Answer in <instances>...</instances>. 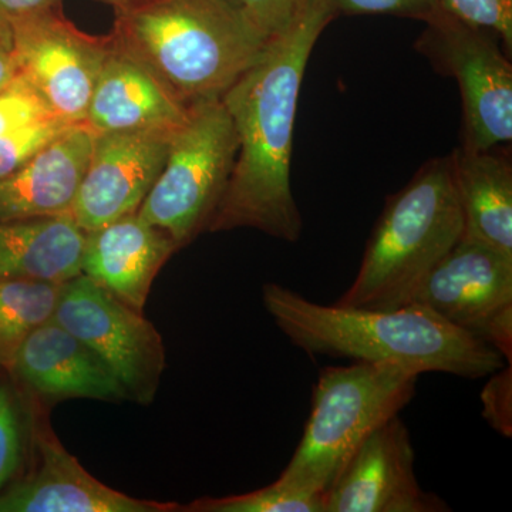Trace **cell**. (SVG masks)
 <instances>
[{"instance_id":"cell-27","label":"cell","mask_w":512,"mask_h":512,"mask_svg":"<svg viewBox=\"0 0 512 512\" xmlns=\"http://www.w3.org/2000/svg\"><path fill=\"white\" fill-rule=\"evenodd\" d=\"M256 26L272 37L284 32L301 15L309 0H237Z\"/></svg>"},{"instance_id":"cell-20","label":"cell","mask_w":512,"mask_h":512,"mask_svg":"<svg viewBox=\"0 0 512 512\" xmlns=\"http://www.w3.org/2000/svg\"><path fill=\"white\" fill-rule=\"evenodd\" d=\"M64 284L0 278V366L10 370L30 333L53 319Z\"/></svg>"},{"instance_id":"cell-6","label":"cell","mask_w":512,"mask_h":512,"mask_svg":"<svg viewBox=\"0 0 512 512\" xmlns=\"http://www.w3.org/2000/svg\"><path fill=\"white\" fill-rule=\"evenodd\" d=\"M237 153V131L222 100L194 104L137 214L167 232L178 247L188 244L207 231Z\"/></svg>"},{"instance_id":"cell-23","label":"cell","mask_w":512,"mask_h":512,"mask_svg":"<svg viewBox=\"0 0 512 512\" xmlns=\"http://www.w3.org/2000/svg\"><path fill=\"white\" fill-rule=\"evenodd\" d=\"M441 5L468 25L494 33L511 52L512 0H441Z\"/></svg>"},{"instance_id":"cell-28","label":"cell","mask_w":512,"mask_h":512,"mask_svg":"<svg viewBox=\"0 0 512 512\" xmlns=\"http://www.w3.org/2000/svg\"><path fill=\"white\" fill-rule=\"evenodd\" d=\"M494 377L484 387L481 399L484 404V417L490 421L494 429L504 436L511 437L512 430V372L511 363L508 369L501 367L493 373Z\"/></svg>"},{"instance_id":"cell-4","label":"cell","mask_w":512,"mask_h":512,"mask_svg":"<svg viewBox=\"0 0 512 512\" xmlns=\"http://www.w3.org/2000/svg\"><path fill=\"white\" fill-rule=\"evenodd\" d=\"M451 156L429 161L386 202L355 281L335 302L389 311L407 305L421 279L463 237Z\"/></svg>"},{"instance_id":"cell-14","label":"cell","mask_w":512,"mask_h":512,"mask_svg":"<svg viewBox=\"0 0 512 512\" xmlns=\"http://www.w3.org/2000/svg\"><path fill=\"white\" fill-rule=\"evenodd\" d=\"M40 466L0 495V512H157L170 505L137 500L100 483L46 429L39 434Z\"/></svg>"},{"instance_id":"cell-22","label":"cell","mask_w":512,"mask_h":512,"mask_svg":"<svg viewBox=\"0 0 512 512\" xmlns=\"http://www.w3.org/2000/svg\"><path fill=\"white\" fill-rule=\"evenodd\" d=\"M77 126V124H76ZM73 124L50 117L16 128L0 136V178L8 177L29 163L52 141L66 133Z\"/></svg>"},{"instance_id":"cell-1","label":"cell","mask_w":512,"mask_h":512,"mask_svg":"<svg viewBox=\"0 0 512 512\" xmlns=\"http://www.w3.org/2000/svg\"><path fill=\"white\" fill-rule=\"evenodd\" d=\"M335 18L323 0H309L222 96L237 131L238 153L207 231L254 228L288 242L301 237L302 217L291 187L293 127L309 57Z\"/></svg>"},{"instance_id":"cell-13","label":"cell","mask_w":512,"mask_h":512,"mask_svg":"<svg viewBox=\"0 0 512 512\" xmlns=\"http://www.w3.org/2000/svg\"><path fill=\"white\" fill-rule=\"evenodd\" d=\"M177 248L167 232L133 212L86 232L82 274L141 311L154 279Z\"/></svg>"},{"instance_id":"cell-21","label":"cell","mask_w":512,"mask_h":512,"mask_svg":"<svg viewBox=\"0 0 512 512\" xmlns=\"http://www.w3.org/2000/svg\"><path fill=\"white\" fill-rule=\"evenodd\" d=\"M188 510L201 512H323V495L276 480L264 488L224 498H202Z\"/></svg>"},{"instance_id":"cell-18","label":"cell","mask_w":512,"mask_h":512,"mask_svg":"<svg viewBox=\"0 0 512 512\" xmlns=\"http://www.w3.org/2000/svg\"><path fill=\"white\" fill-rule=\"evenodd\" d=\"M463 238L512 256V168L495 150L461 147L451 154Z\"/></svg>"},{"instance_id":"cell-25","label":"cell","mask_w":512,"mask_h":512,"mask_svg":"<svg viewBox=\"0 0 512 512\" xmlns=\"http://www.w3.org/2000/svg\"><path fill=\"white\" fill-rule=\"evenodd\" d=\"M333 15H390L426 23L443 8L441 0H323Z\"/></svg>"},{"instance_id":"cell-10","label":"cell","mask_w":512,"mask_h":512,"mask_svg":"<svg viewBox=\"0 0 512 512\" xmlns=\"http://www.w3.org/2000/svg\"><path fill=\"white\" fill-rule=\"evenodd\" d=\"M53 319L109 367L127 396H153L164 369L163 340L141 311L82 274L64 284Z\"/></svg>"},{"instance_id":"cell-8","label":"cell","mask_w":512,"mask_h":512,"mask_svg":"<svg viewBox=\"0 0 512 512\" xmlns=\"http://www.w3.org/2000/svg\"><path fill=\"white\" fill-rule=\"evenodd\" d=\"M412 302L484 340L511 363L512 256L461 237L421 279Z\"/></svg>"},{"instance_id":"cell-2","label":"cell","mask_w":512,"mask_h":512,"mask_svg":"<svg viewBox=\"0 0 512 512\" xmlns=\"http://www.w3.org/2000/svg\"><path fill=\"white\" fill-rule=\"evenodd\" d=\"M262 301L276 328L308 355L392 363L421 375L447 373L480 379L504 367L484 340L458 329L420 303L389 311L312 302L278 284H266Z\"/></svg>"},{"instance_id":"cell-11","label":"cell","mask_w":512,"mask_h":512,"mask_svg":"<svg viewBox=\"0 0 512 512\" xmlns=\"http://www.w3.org/2000/svg\"><path fill=\"white\" fill-rule=\"evenodd\" d=\"M177 130L94 133L92 156L70 211L84 232L138 211L163 170Z\"/></svg>"},{"instance_id":"cell-5","label":"cell","mask_w":512,"mask_h":512,"mask_svg":"<svg viewBox=\"0 0 512 512\" xmlns=\"http://www.w3.org/2000/svg\"><path fill=\"white\" fill-rule=\"evenodd\" d=\"M419 376L392 363L322 369L302 439L278 480L325 494L360 444L412 402Z\"/></svg>"},{"instance_id":"cell-30","label":"cell","mask_w":512,"mask_h":512,"mask_svg":"<svg viewBox=\"0 0 512 512\" xmlns=\"http://www.w3.org/2000/svg\"><path fill=\"white\" fill-rule=\"evenodd\" d=\"M19 77L18 64L13 55L12 43L0 37V92Z\"/></svg>"},{"instance_id":"cell-26","label":"cell","mask_w":512,"mask_h":512,"mask_svg":"<svg viewBox=\"0 0 512 512\" xmlns=\"http://www.w3.org/2000/svg\"><path fill=\"white\" fill-rule=\"evenodd\" d=\"M22 454L19 414L8 387L0 384V491L15 471Z\"/></svg>"},{"instance_id":"cell-31","label":"cell","mask_w":512,"mask_h":512,"mask_svg":"<svg viewBox=\"0 0 512 512\" xmlns=\"http://www.w3.org/2000/svg\"><path fill=\"white\" fill-rule=\"evenodd\" d=\"M99 2L107 3V5L113 6L114 9L126 5V3L131 2V0H99Z\"/></svg>"},{"instance_id":"cell-19","label":"cell","mask_w":512,"mask_h":512,"mask_svg":"<svg viewBox=\"0 0 512 512\" xmlns=\"http://www.w3.org/2000/svg\"><path fill=\"white\" fill-rule=\"evenodd\" d=\"M84 241L72 214L0 221V278L72 281L82 275Z\"/></svg>"},{"instance_id":"cell-16","label":"cell","mask_w":512,"mask_h":512,"mask_svg":"<svg viewBox=\"0 0 512 512\" xmlns=\"http://www.w3.org/2000/svg\"><path fill=\"white\" fill-rule=\"evenodd\" d=\"M188 114L190 107L111 42L84 121L93 133L177 130Z\"/></svg>"},{"instance_id":"cell-15","label":"cell","mask_w":512,"mask_h":512,"mask_svg":"<svg viewBox=\"0 0 512 512\" xmlns=\"http://www.w3.org/2000/svg\"><path fill=\"white\" fill-rule=\"evenodd\" d=\"M94 136L86 124H77L18 171L0 178V221L70 214L92 156Z\"/></svg>"},{"instance_id":"cell-9","label":"cell","mask_w":512,"mask_h":512,"mask_svg":"<svg viewBox=\"0 0 512 512\" xmlns=\"http://www.w3.org/2000/svg\"><path fill=\"white\" fill-rule=\"evenodd\" d=\"M110 36H93L73 25L62 8L20 20L12 29L19 77L56 119L84 124L94 87L109 56Z\"/></svg>"},{"instance_id":"cell-29","label":"cell","mask_w":512,"mask_h":512,"mask_svg":"<svg viewBox=\"0 0 512 512\" xmlns=\"http://www.w3.org/2000/svg\"><path fill=\"white\" fill-rule=\"evenodd\" d=\"M63 0H0V37L12 43V29L20 20L62 8Z\"/></svg>"},{"instance_id":"cell-24","label":"cell","mask_w":512,"mask_h":512,"mask_svg":"<svg viewBox=\"0 0 512 512\" xmlns=\"http://www.w3.org/2000/svg\"><path fill=\"white\" fill-rule=\"evenodd\" d=\"M50 117L45 101L20 77L0 92V136Z\"/></svg>"},{"instance_id":"cell-12","label":"cell","mask_w":512,"mask_h":512,"mask_svg":"<svg viewBox=\"0 0 512 512\" xmlns=\"http://www.w3.org/2000/svg\"><path fill=\"white\" fill-rule=\"evenodd\" d=\"M409 430L399 416L373 431L323 494V512H444L420 487Z\"/></svg>"},{"instance_id":"cell-17","label":"cell","mask_w":512,"mask_h":512,"mask_svg":"<svg viewBox=\"0 0 512 512\" xmlns=\"http://www.w3.org/2000/svg\"><path fill=\"white\" fill-rule=\"evenodd\" d=\"M10 370L45 396L99 400L127 396L109 367L55 319L30 333Z\"/></svg>"},{"instance_id":"cell-7","label":"cell","mask_w":512,"mask_h":512,"mask_svg":"<svg viewBox=\"0 0 512 512\" xmlns=\"http://www.w3.org/2000/svg\"><path fill=\"white\" fill-rule=\"evenodd\" d=\"M426 25L417 47L456 77L463 99V147L488 151L511 143L512 67L501 40L444 8Z\"/></svg>"},{"instance_id":"cell-3","label":"cell","mask_w":512,"mask_h":512,"mask_svg":"<svg viewBox=\"0 0 512 512\" xmlns=\"http://www.w3.org/2000/svg\"><path fill=\"white\" fill-rule=\"evenodd\" d=\"M109 36L187 107L222 99L271 39L237 0H131Z\"/></svg>"}]
</instances>
